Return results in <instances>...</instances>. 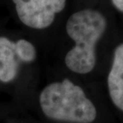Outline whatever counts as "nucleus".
Wrapping results in <instances>:
<instances>
[{
    "label": "nucleus",
    "instance_id": "7",
    "mask_svg": "<svg viewBox=\"0 0 123 123\" xmlns=\"http://www.w3.org/2000/svg\"><path fill=\"white\" fill-rule=\"evenodd\" d=\"M112 2L117 10L123 12V0H112Z\"/></svg>",
    "mask_w": 123,
    "mask_h": 123
},
{
    "label": "nucleus",
    "instance_id": "1",
    "mask_svg": "<svg viewBox=\"0 0 123 123\" xmlns=\"http://www.w3.org/2000/svg\"><path fill=\"white\" fill-rule=\"evenodd\" d=\"M106 28L105 17L97 10H83L71 15L66 30L75 46L65 57V63L69 70L78 74H87L94 69L95 45Z\"/></svg>",
    "mask_w": 123,
    "mask_h": 123
},
{
    "label": "nucleus",
    "instance_id": "6",
    "mask_svg": "<svg viewBox=\"0 0 123 123\" xmlns=\"http://www.w3.org/2000/svg\"><path fill=\"white\" fill-rule=\"evenodd\" d=\"M14 48L17 57L22 61L30 62L35 59V47L29 41L25 39H20L14 43Z\"/></svg>",
    "mask_w": 123,
    "mask_h": 123
},
{
    "label": "nucleus",
    "instance_id": "5",
    "mask_svg": "<svg viewBox=\"0 0 123 123\" xmlns=\"http://www.w3.org/2000/svg\"><path fill=\"white\" fill-rule=\"evenodd\" d=\"M14 43L7 38L0 37V80L9 82L15 78L18 71Z\"/></svg>",
    "mask_w": 123,
    "mask_h": 123
},
{
    "label": "nucleus",
    "instance_id": "3",
    "mask_svg": "<svg viewBox=\"0 0 123 123\" xmlns=\"http://www.w3.org/2000/svg\"><path fill=\"white\" fill-rule=\"evenodd\" d=\"M19 19L33 29H44L64 10L66 0H13Z\"/></svg>",
    "mask_w": 123,
    "mask_h": 123
},
{
    "label": "nucleus",
    "instance_id": "2",
    "mask_svg": "<svg viewBox=\"0 0 123 123\" xmlns=\"http://www.w3.org/2000/svg\"><path fill=\"white\" fill-rule=\"evenodd\" d=\"M43 113L49 118L75 123H91L96 109L79 86L68 79L47 86L40 96Z\"/></svg>",
    "mask_w": 123,
    "mask_h": 123
},
{
    "label": "nucleus",
    "instance_id": "4",
    "mask_svg": "<svg viewBox=\"0 0 123 123\" xmlns=\"http://www.w3.org/2000/svg\"><path fill=\"white\" fill-rule=\"evenodd\" d=\"M107 82L110 95L114 104L119 109L123 110V43L115 49Z\"/></svg>",
    "mask_w": 123,
    "mask_h": 123
}]
</instances>
